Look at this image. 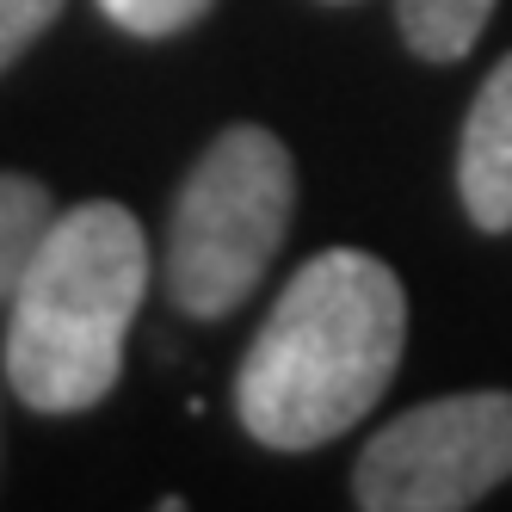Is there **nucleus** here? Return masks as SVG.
Masks as SVG:
<instances>
[{"mask_svg":"<svg viewBox=\"0 0 512 512\" xmlns=\"http://www.w3.org/2000/svg\"><path fill=\"white\" fill-rule=\"evenodd\" d=\"M408 346L401 278L364 247H327L278 290L235 371V414L266 451H315L383 401Z\"/></svg>","mask_w":512,"mask_h":512,"instance_id":"nucleus-1","label":"nucleus"},{"mask_svg":"<svg viewBox=\"0 0 512 512\" xmlns=\"http://www.w3.org/2000/svg\"><path fill=\"white\" fill-rule=\"evenodd\" d=\"M142 290L149 235L124 204L87 198L56 210L7 303V389L31 414L99 408L118 389Z\"/></svg>","mask_w":512,"mask_h":512,"instance_id":"nucleus-2","label":"nucleus"},{"mask_svg":"<svg viewBox=\"0 0 512 512\" xmlns=\"http://www.w3.org/2000/svg\"><path fill=\"white\" fill-rule=\"evenodd\" d=\"M297 167L260 124H229L198 155L167 229V297L192 321H223L260 290L290 235Z\"/></svg>","mask_w":512,"mask_h":512,"instance_id":"nucleus-3","label":"nucleus"},{"mask_svg":"<svg viewBox=\"0 0 512 512\" xmlns=\"http://www.w3.org/2000/svg\"><path fill=\"white\" fill-rule=\"evenodd\" d=\"M512 475V395L463 389L395 414L352 469L364 512H463Z\"/></svg>","mask_w":512,"mask_h":512,"instance_id":"nucleus-4","label":"nucleus"},{"mask_svg":"<svg viewBox=\"0 0 512 512\" xmlns=\"http://www.w3.org/2000/svg\"><path fill=\"white\" fill-rule=\"evenodd\" d=\"M457 192L482 235L512 229V50L494 62V75L475 93L463 142H457Z\"/></svg>","mask_w":512,"mask_h":512,"instance_id":"nucleus-5","label":"nucleus"},{"mask_svg":"<svg viewBox=\"0 0 512 512\" xmlns=\"http://www.w3.org/2000/svg\"><path fill=\"white\" fill-rule=\"evenodd\" d=\"M56 223V198L44 179L31 173H0V303H13V290L31 266L38 241Z\"/></svg>","mask_w":512,"mask_h":512,"instance_id":"nucleus-6","label":"nucleus"},{"mask_svg":"<svg viewBox=\"0 0 512 512\" xmlns=\"http://www.w3.org/2000/svg\"><path fill=\"white\" fill-rule=\"evenodd\" d=\"M494 13V0H395L401 38L426 62H457L469 56V44L482 38V25Z\"/></svg>","mask_w":512,"mask_h":512,"instance_id":"nucleus-7","label":"nucleus"},{"mask_svg":"<svg viewBox=\"0 0 512 512\" xmlns=\"http://www.w3.org/2000/svg\"><path fill=\"white\" fill-rule=\"evenodd\" d=\"M99 13L130 38H173L210 13V0H99Z\"/></svg>","mask_w":512,"mask_h":512,"instance_id":"nucleus-8","label":"nucleus"},{"mask_svg":"<svg viewBox=\"0 0 512 512\" xmlns=\"http://www.w3.org/2000/svg\"><path fill=\"white\" fill-rule=\"evenodd\" d=\"M62 0H0V75L56 25Z\"/></svg>","mask_w":512,"mask_h":512,"instance_id":"nucleus-9","label":"nucleus"}]
</instances>
